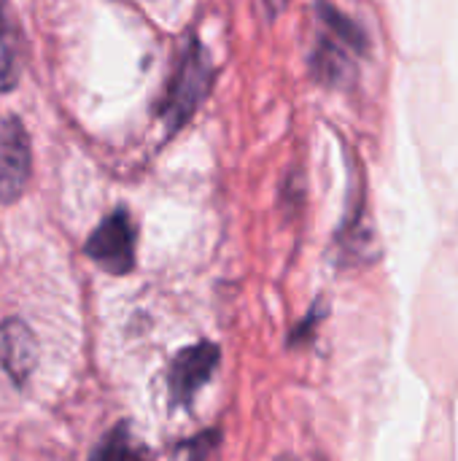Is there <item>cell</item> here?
Segmentation results:
<instances>
[{"instance_id": "obj_1", "label": "cell", "mask_w": 458, "mask_h": 461, "mask_svg": "<svg viewBox=\"0 0 458 461\" xmlns=\"http://www.w3.org/2000/svg\"><path fill=\"white\" fill-rule=\"evenodd\" d=\"M321 35L313 51V73L327 86L348 84L356 73L359 57L367 51V35L359 22L348 19L329 3L319 5Z\"/></svg>"}, {"instance_id": "obj_2", "label": "cell", "mask_w": 458, "mask_h": 461, "mask_svg": "<svg viewBox=\"0 0 458 461\" xmlns=\"http://www.w3.org/2000/svg\"><path fill=\"white\" fill-rule=\"evenodd\" d=\"M86 254L113 276H124L135 267V224L127 211H116L100 221L86 240Z\"/></svg>"}, {"instance_id": "obj_3", "label": "cell", "mask_w": 458, "mask_h": 461, "mask_svg": "<svg viewBox=\"0 0 458 461\" xmlns=\"http://www.w3.org/2000/svg\"><path fill=\"white\" fill-rule=\"evenodd\" d=\"M208 62L202 59V49L197 43H192L178 62L175 78L170 84L167 100L162 105V113L167 119V127L175 130L202 100L205 89H208Z\"/></svg>"}, {"instance_id": "obj_4", "label": "cell", "mask_w": 458, "mask_h": 461, "mask_svg": "<svg viewBox=\"0 0 458 461\" xmlns=\"http://www.w3.org/2000/svg\"><path fill=\"white\" fill-rule=\"evenodd\" d=\"M219 365V348L213 343H197L175 354L167 373V392L173 408H186L194 394L211 381Z\"/></svg>"}, {"instance_id": "obj_5", "label": "cell", "mask_w": 458, "mask_h": 461, "mask_svg": "<svg viewBox=\"0 0 458 461\" xmlns=\"http://www.w3.org/2000/svg\"><path fill=\"white\" fill-rule=\"evenodd\" d=\"M30 178V140L19 119L0 122V203L16 200Z\"/></svg>"}, {"instance_id": "obj_6", "label": "cell", "mask_w": 458, "mask_h": 461, "mask_svg": "<svg viewBox=\"0 0 458 461\" xmlns=\"http://www.w3.org/2000/svg\"><path fill=\"white\" fill-rule=\"evenodd\" d=\"M38 362V343L30 327L19 319H8L0 324V367L8 378L22 386Z\"/></svg>"}, {"instance_id": "obj_7", "label": "cell", "mask_w": 458, "mask_h": 461, "mask_svg": "<svg viewBox=\"0 0 458 461\" xmlns=\"http://www.w3.org/2000/svg\"><path fill=\"white\" fill-rule=\"evenodd\" d=\"M22 73V51H19V32L16 24L0 0V92H8L16 86Z\"/></svg>"}, {"instance_id": "obj_8", "label": "cell", "mask_w": 458, "mask_h": 461, "mask_svg": "<svg viewBox=\"0 0 458 461\" xmlns=\"http://www.w3.org/2000/svg\"><path fill=\"white\" fill-rule=\"evenodd\" d=\"M89 461H151V456L138 443L132 429L127 424H119L116 429H111L100 440V446L94 448V454H92Z\"/></svg>"}, {"instance_id": "obj_9", "label": "cell", "mask_w": 458, "mask_h": 461, "mask_svg": "<svg viewBox=\"0 0 458 461\" xmlns=\"http://www.w3.org/2000/svg\"><path fill=\"white\" fill-rule=\"evenodd\" d=\"M213 448H216V435L208 432V435H202V438L186 440V443L181 446V454H186V459L184 461H205V456H208Z\"/></svg>"}, {"instance_id": "obj_10", "label": "cell", "mask_w": 458, "mask_h": 461, "mask_svg": "<svg viewBox=\"0 0 458 461\" xmlns=\"http://www.w3.org/2000/svg\"><path fill=\"white\" fill-rule=\"evenodd\" d=\"M286 461H292V459H286Z\"/></svg>"}]
</instances>
